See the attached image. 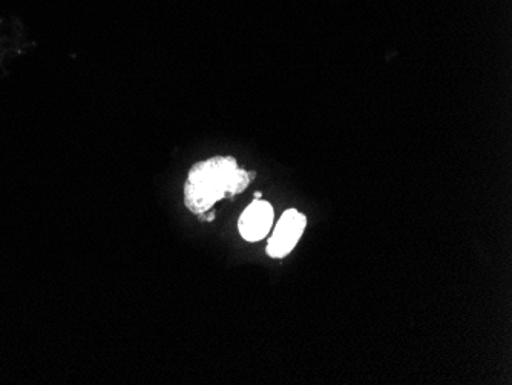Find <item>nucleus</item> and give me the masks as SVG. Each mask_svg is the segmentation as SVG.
<instances>
[{
	"label": "nucleus",
	"instance_id": "nucleus-1",
	"mask_svg": "<svg viewBox=\"0 0 512 385\" xmlns=\"http://www.w3.org/2000/svg\"><path fill=\"white\" fill-rule=\"evenodd\" d=\"M255 172L238 168L234 157H214L197 163L189 172L184 186V203L195 215L211 211L226 195L246 191Z\"/></svg>",
	"mask_w": 512,
	"mask_h": 385
},
{
	"label": "nucleus",
	"instance_id": "nucleus-2",
	"mask_svg": "<svg viewBox=\"0 0 512 385\" xmlns=\"http://www.w3.org/2000/svg\"><path fill=\"white\" fill-rule=\"evenodd\" d=\"M306 226L307 218L301 212L296 209L284 212L267 244V255L272 258L287 257L304 234Z\"/></svg>",
	"mask_w": 512,
	"mask_h": 385
},
{
	"label": "nucleus",
	"instance_id": "nucleus-3",
	"mask_svg": "<svg viewBox=\"0 0 512 385\" xmlns=\"http://www.w3.org/2000/svg\"><path fill=\"white\" fill-rule=\"evenodd\" d=\"M273 224V208L270 203L263 200H255L252 205L243 212L238 221L241 237L250 243L263 240L269 234Z\"/></svg>",
	"mask_w": 512,
	"mask_h": 385
},
{
	"label": "nucleus",
	"instance_id": "nucleus-4",
	"mask_svg": "<svg viewBox=\"0 0 512 385\" xmlns=\"http://www.w3.org/2000/svg\"><path fill=\"white\" fill-rule=\"evenodd\" d=\"M200 217H201V220L212 221L215 218V212L212 211V209H211V211H207V212H204V214H201Z\"/></svg>",
	"mask_w": 512,
	"mask_h": 385
},
{
	"label": "nucleus",
	"instance_id": "nucleus-5",
	"mask_svg": "<svg viewBox=\"0 0 512 385\" xmlns=\"http://www.w3.org/2000/svg\"><path fill=\"white\" fill-rule=\"evenodd\" d=\"M261 197H263V194H261V192H255L256 200H260Z\"/></svg>",
	"mask_w": 512,
	"mask_h": 385
}]
</instances>
